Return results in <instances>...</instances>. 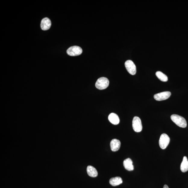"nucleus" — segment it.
Here are the masks:
<instances>
[{
    "label": "nucleus",
    "instance_id": "1a4fd4ad",
    "mask_svg": "<svg viewBox=\"0 0 188 188\" xmlns=\"http://www.w3.org/2000/svg\"><path fill=\"white\" fill-rule=\"evenodd\" d=\"M110 146L112 151L113 152L118 151L121 146L120 141L116 139H113L111 142Z\"/></svg>",
    "mask_w": 188,
    "mask_h": 188
},
{
    "label": "nucleus",
    "instance_id": "6e6552de",
    "mask_svg": "<svg viewBox=\"0 0 188 188\" xmlns=\"http://www.w3.org/2000/svg\"><path fill=\"white\" fill-rule=\"evenodd\" d=\"M51 22L50 19L48 17L42 19L41 22V27L42 30H46L51 27Z\"/></svg>",
    "mask_w": 188,
    "mask_h": 188
},
{
    "label": "nucleus",
    "instance_id": "0eeeda50",
    "mask_svg": "<svg viewBox=\"0 0 188 188\" xmlns=\"http://www.w3.org/2000/svg\"><path fill=\"white\" fill-rule=\"evenodd\" d=\"M171 93L169 91H165L155 94L154 95V98L157 101H162L166 100L170 97Z\"/></svg>",
    "mask_w": 188,
    "mask_h": 188
},
{
    "label": "nucleus",
    "instance_id": "39448f33",
    "mask_svg": "<svg viewBox=\"0 0 188 188\" xmlns=\"http://www.w3.org/2000/svg\"><path fill=\"white\" fill-rule=\"evenodd\" d=\"M133 130L136 133H139L142 131L143 126L140 118L135 116L133 121Z\"/></svg>",
    "mask_w": 188,
    "mask_h": 188
},
{
    "label": "nucleus",
    "instance_id": "ddd939ff",
    "mask_svg": "<svg viewBox=\"0 0 188 188\" xmlns=\"http://www.w3.org/2000/svg\"><path fill=\"white\" fill-rule=\"evenodd\" d=\"M122 183V179L119 177L112 178L109 180V183L113 186L119 185L121 184Z\"/></svg>",
    "mask_w": 188,
    "mask_h": 188
},
{
    "label": "nucleus",
    "instance_id": "9b49d317",
    "mask_svg": "<svg viewBox=\"0 0 188 188\" xmlns=\"http://www.w3.org/2000/svg\"><path fill=\"white\" fill-rule=\"evenodd\" d=\"M109 121L114 125H117L119 124L120 118L118 116L114 113H111L108 116Z\"/></svg>",
    "mask_w": 188,
    "mask_h": 188
},
{
    "label": "nucleus",
    "instance_id": "dca6fc26",
    "mask_svg": "<svg viewBox=\"0 0 188 188\" xmlns=\"http://www.w3.org/2000/svg\"><path fill=\"white\" fill-rule=\"evenodd\" d=\"M163 188H169L168 186V185H165L163 186Z\"/></svg>",
    "mask_w": 188,
    "mask_h": 188
},
{
    "label": "nucleus",
    "instance_id": "f8f14e48",
    "mask_svg": "<svg viewBox=\"0 0 188 188\" xmlns=\"http://www.w3.org/2000/svg\"><path fill=\"white\" fill-rule=\"evenodd\" d=\"M87 172L88 175L92 177H96L98 176V173L97 170L95 168L89 165L87 168Z\"/></svg>",
    "mask_w": 188,
    "mask_h": 188
},
{
    "label": "nucleus",
    "instance_id": "9d476101",
    "mask_svg": "<svg viewBox=\"0 0 188 188\" xmlns=\"http://www.w3.org/2000/svg\"><path fill=\"white\" fill-rule=\"evenodd\" d=\"M124 165L127 171H131L134 170L133 162L130 158H127L124 161Z\"/></svg>",
    "mask_w": 188,
    "mask_h": 188
},
{
    "label": "nucleus",
    "instance_id": "7ed1b4c3",
    "mask_svg": "<svg viewBox=\"0 0 188 188\" xmlns=\"http://www.w3.org/2000/svg\"><path fill=\"white\" fill-rule=\"evenodd\" d=\"M170 142V138L166 134L163 133L161 135L159 144L161 149H164L166 148Z\"/></svg>",
    "mask_w": 188,
    "mask_h": 188
},
{
    "label": "nucleus",
    "instance_id": "20e7f679",
    "mask_svg": "<svg viewBox=\"0 0 188 188\" xmlns=\"http://www.w3.org/2000/svg\"><path fill=\"white\" fill-rule=\"evenodd\" d=\"M82 49L80 46H74L70 47L67 51V53L71 56H77L81 54Z\"/></svg>",
    "mask_w": 188,
    "mask_h": 188
},
{
    "label": "nucleus",
    "instance_id": "4468645a",
    "mask_svg": "<svg viewBox=\"0 0 188 188\" xmlns=\"http://www.w3.org/2000/svg\"><path fill=\"white\" fill-rule=\"evenodd\" d=\"M180 170L183 172L188 171V160L186 156H184L180 165Z\"/></svg>",
    "mask_w": 188,
    "mask_h": 188
},
{
    "label": "nucleus",
    "instance_id": "f257e3e1",
    "mask_svg": "<svg viewBox=\"0 0 188 188\" xmlns=\"http://www.w3.org/2000/svg\"><path fill=\"white\" fill-rule=\"evenodd\" d=\"M171 119L174 123L179 127L185 128L187 126L186 120L184 118L179 115H172L171 116Z\"/></svg>",
    "mask_w": 188,
    "mask_h": 188
},
{
    "label": "nucleus",
    "instance_id": "423d86ee",
    "mask_svg": "<svg viewBox=\"0 0 188 188\" xmlns=\"http://www.w3.org/2000/svg\"><path fill=\"white\" fill-rule=\"evenodd\" d=\"M125 66L127 70L132 75L136 73V67L133 62L131 60H127L125 63Z\"/></svg>",
    "mask_w": 188,
    "mask_h": 188
},
{
    "label": "nucleus",
    "instance_id": "2eb2a0df",
    "mask_svg": "<svg viewBox=\"0 0 188 188\" xmlns=\"http://www.w3.org/2000/svg\"><path fill=\"white\" fill-rule=\"evenodd\" d=\"M156 77L159 79L162 82H166L168 81V78L167 76L160 71H158L156 73Z\"/></svg>",
    "mask_w": 188,
    "mask_h": 188
},
{
    "label": "nucleus",
    "instance_id": "f03ea898",
    "mask_svg": "<svg viewBox=\"0 0 188 188\" xmlns=\"http://www.w3.org/2000/svg\"><path fill=\"white\" fill-rule=\"evenodd\" d=\"M109 80L106 77H102L98 79L96 82V88L100 90L106 89L109 86Z\"/></svg>",
    "mask_w": 188,
    "mask_h": 188
}]
</instances>
